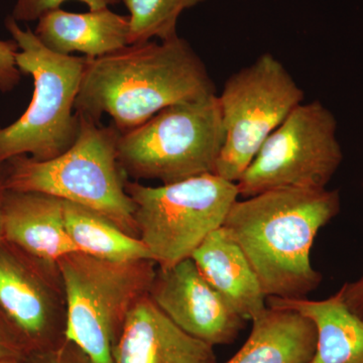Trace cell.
Here are the masks:
<instances>
[{
  "instance_id": "cell-23",
  "label": "cell",
  "mask_w": 363,
  "mask_h": 363,
  "mask_svg": "<svg viewBox=\"0 0 363 363\" xmlns=\"http://www.w3.org/2000/svg\"><path fill=\"white\" fill-rule=\"evenodd\" d=\"M28 354L25 340L0 311V362L25 359Z\"/></svg>"
},
{
  "instance_id": "cell-16",
  "label": "cell",
  "mask_w": 363,
  "mask_h": 363,
  "mask_svg": "<svg viewBox=\"0 0 363 363\" xmlns=\"http://www.w3.org/2000/svg\"><path fill=\"white\" fill-rule=\"evenodd\" d=\"M267 306L309 318L317 344L308 363H363V321L344 304L340 289L324 300L267 298Z\"/></svg>"
},
{
  "instance_id": "cell-9",
  "label": "cell",
  "mask_w": 363,
  "mask_h": 363,
  "mask_svg": "<svg viewBox=\"0 0 363 363\" xmlns=\"http://www.w3.org/2000/svg\"><path fill=\"white\" fill-rule=\"evenodd\" d=\"M335 117L321 102L301 104L267 138L236 182L248 198L279 188L324 189L343 155Z\"/></svg>"
},
{
  "instance_id": "cell-2",
  "label": "cell",
  "mask_w": 363,
  "mask_h": 363,
  "mask_svg": "<svg viewBox=\"0 0 363 363\" xmlns=\"http://www.w3.org/2000/svg\"><path fill=\"white\" fill-rule=\"evenodd\" d=\"M341 209L337 190L279 188L236 201L223 227L245 252L267 298H306L321 284L310 253Z\"/></svg>"
},
{
  "instance_id": "cell-7",
  "label": "cell",
  "mask_w": 363,
  "mask_h": 363,
  "mask_svg": "<svg viewBox=\"0 0 363 363\" xmlns=\"http://www.w3.org/2000/svg\"><path fill=\"white\" fill-rule=\"evenodd\" d=\"M135 205L138 238L157 267L191 259L210 233L223 226L238 201V185L214 173L157 187L126 181Z\"/></svg>"
},
{
  "instance_id": "cell-21",
  "label": "cell",
  "mask_w": 363,
  "mask_h": 363,
  "mask_svg": "<svg viewBox=\"0 0 363 363\" xmlns=\"http://www.w3.org/2000/svg\"><path fill=\"white\" fill-rule=\"evenodd\" d=\"M25 363H94L75 343L66 339L57 347L30 353Z\"/></svg>"
},
{
  "instance_id": "cell-4",
  "label": "cell",
  "mask_w": 363,
  "mask_h": 363,
  "mask_svg": "<svg viewBox=\"0 0 363 363\" xmlns=\"http://www.w3.org/2000/svg\"><path fill=\"white\" fill-rule=\"evenodd\" d=\"M6 30L18 45L16 63L33 79V94L20 118L0 126V164L18 156L49 161L77 140L80 117L75 102L87 57L64 56L48 50L30 28L9 16Z\"/></svg>"
},
{
  "instance_id": "cell-22",
  "label": "cell",
  "mask_w": 363,
  "mask_h": 363,
  "mask_svg": "<svg viewBox=\"0 0 363 363\" xmlns=\"http://www.w3.org/2000/svg\"><path fill=\"white\" fill-rule=\"evenodd\" d=\"M18 52L16 40H0V92H11L20 83L23 73L16 63Z\"/></svg>"
},
{
  "instance_id": "cell-5",
  "label": "cell",
  "mask_w": 363,
  "mask_h": 363,
  "mask_svg": "<svg viewBox=\"0 0 363 363\" xmlns=\"http://www.w3.org/2000/svg\"><path fill=\"white\" fill-rule=\"evenodd\" d=\"M225 140L218 95L179 102L121 133L117 161L135 181L176 183L214 173Z\"/></svg>"
},
{
  "instance_id": "cell-14",
  "label": "cell",
  "mask_w": 363,
  "mask_h": 363,
  "mask_svg": "<svg viewBox=\"0 0 363 363\" xmlns=\"http://www.w3.org/2000/svg\"><path fill=\"white\" fill-rule=\"evenodd\" d=\"M130 21L109 7L87 13L58 9L44 14L33 30L40 42L56 54L70 56L80 52L98 58L130 45Z\"/></svg>"
},
{
  "instance_id": "cell-26",
  "label": "cell",
  "mask_w": 363,
  "mask_h": 363,
  "mask_svg": "<svg viewBox=\"0 0 363 363\" xmlns=\"http://www.w3.org/2000/svg\"><path fill=\"white\" fill-rule=\"evenodd\" d=\"M23 360H25V359H21V360H7V362H0V363H25V362H23Z\"/></svg>"
},
{
  "instance_id": "cell-27",
  "label": "cell",
  "mask_w": 363,
  "mask_h": 363,
  "mask_svg": "<svg viewBox=\"0 0 363 363\" xmlns=\"http://www.w3.org/2000/svg\"></svg>"
},
{
  "instance_id": "cell-1",
  "label": "cell",
  "mask_w": 363,
  "mask_h": 363,
  "mask_svg": "<svg viewBox=\"0 0 363 363\" xmlns=\"http://www.w3.org/2000/svg\"><path fill=\"white\" fill-rule=\"evenodd\" d=\"M204 62L183 38L126 45L86 60L75 111L121 133L135 130L171 105L214 94Z\"/></svg>"
},
{
  "instance_id": "cell-3",
  "label": "cell",
  "mask_w": 363,
  "mask_h": 363,
  "mask_svg": "<svg viewBox=\"0 0 363 363\" xmlns=\"http://www.w3.org/2000/svg\"><path fill=\"white\" fill-rule=\"evenodd\" d=\"M79 117L77 140L64 154L49 161L18 156L4 162L6 190L44 193L89 208L138 238L135 205L117 161L121 133L112 124Z\"/></svg>"
},
{
  "instance_id": "cell-17",
  "label": "cell",
  "mask_w": 363,
  "mask_h": 363,
  "mask_svg": "<svg viewBox=\"0 0 363 363\" xmlns=\"http://www.w3.org/2000/svg\"><path fill=\"white\" fill-rule=\"evenodd\" d=\"M316 344V327L309 318L267 307L252 320L242 347L225 363H308Z\"/></svg>"
},
{
  "instance_id": "cell-6",
  "label": "cell",
  "mask_w": 363,
  "mask_h": 363,
  "mask_svg": "<svg viewBox=\"0 0 363 363\" xmlns=\"http://www.w3.org/2000/svg\"><path fill=\"white\" fill-rule=\"evenodd\" d=\"M58 266L67 298L66 339L94 363H114V345L133 308L149 294L157 264L73 252L60 259Z\"/></svg>"
},
{
  "instance_id": "cell-12",
  "label": "cell",
  "mask_w": 363,
  "mask_h": 363,
  "mask_svg": "<svg viewBox=\"0 0 363 363\" xmlns=\"http://www.w3.org/2000/svg\"><path fill=\"white\" fill-rule=\"evenodd\" d=\"M112 354L114 363H217L213 346L179 328L149 295L131 310Z\"/></svg>"
},
{
  "instance_id": "cell-20",
  "label": "cell",
  "mask_w": 363,
  "mask_h": 363,
  "mask_svg": "<svg viewBox=\"0 0 363 363\" xmlns=\"http://www.w3.org/2000/svg\"><path fill=\"white\" fill-rule=\"evenodd\" d=\"M70 0H16L11 18L18 23L39 21L44 14L60 9L64 2ZM83 2L91 11L105 9L118 4L121 0H76Z\"/></svg>"
},
{
  "instance_id": "cell-10",
  "label": "cell",
  "mask_w": 363,
  "mask_h": 363,
  "mask_svg": "<svg viewBox=\"0 0 363 363\" xmlns=\"http://www.w3.org/2000/svg\"><path fill=\"white\" fill-rule=\"evenodd\" d=\"M0 311L30 353L66 340L67 298L58 262H45L0 242Z\"/></svg>"
},
{
  "instance_id": "cell-15",
  "label": "cell",
  "mask_w": 363,
  "mask_h": 363,
  "mask_svg": "<svg viewBox=\"0 0 363 363\" xmlns=\"http://www.w3.org/2000/svg\"><path fill=\"white\" fill-rule=\"evenodd\" d=\"M192 259L215 290L245 321L266 311L267 297L252 264L223 226L207 236Z\"/></svg>"
},
{
  "instance_id": "cell-19",
  "label": "cell",
  "mask_w": 363,
  "mask_h": 363,
  "mask_svg": "<svg viewBox=\"0 0 363 363\" xmlns=\"http://www.w3.org/2000/svg\"><path fill=\"white\" fill-rule=\"evenodd\" d=\"M130 21V45L152 39L168 40L178 37L177 25L182 13L205 0H121Z\"/></svg>"
},
{
  "instance_id": "cell-25",
  "label": "cell",
  "mask_w": 363,
  "mask_h": 363,
  "mask_svg": "<svg viewBox=\"0 0 363 363\" xmlns=\"http://www.w3.org/2000/svg\"><path fill=\"white\" fill-rule=\"evenodd\" d=\"M6 192V178H4V164H0V242L2 241V215H4Z\"/></svg>"
},
{
  "instance_id": "cell-18",
  "label": "cell",
  "mask_w": 363,
  "mask_h": 363,
  "mask_svg": "<svg viewBox=\"0 0 363 363\" xmlns=\"http://www.w3.org/2000/svg\"><path fill=\"white\" fill-rule=\"evenodd\" d=\"M63 204L67 233L79 252L113 262L152 259L140 238L124 233L104 215L75 203Z\"/></svg>"
},
{
  "instance_id": "cell-8",
  "label": "cell",
  "mask_w": 363,
  "mask_h": 363,
  "mask_svg": "<svg viewBox=\"0 0 363 363\" xmlns=\"http://www.w3.org/2000/svg\"><path fill=\"white\" fill-rule=\"evenodd\" d=\"M304 97L284 64L269 52L233 73L218 96L225 140L215 174L240 180L267 138Z\"/></svg>"
},
{
  "instance_id": "cell-24",
  "label": "cell",
  "mask_w": 363,
  "mask_h": 363,
  "mask_svg": "<svg viewBox=\"0 0 363 363\" xmlns=\"http://www.w3.org/2000/svg\"><path fill=\"white\" fill-rule=\"evenodd\" d=\"M340 291L344 304L363 321V272L355 281L344 284Z\"/></svg>"
},
{
  "instance_id": "cell-11",
  "label": "cell",
  "mask_w": 363,
  "mask_h": 363,
  "mask_svg": "<svg viewBox=\"0 0 363 363\" xmlns=\"http://www.w3.org/2000/svg\"><path fill=\"white\" fill-rule=\"evenodd\" d=\"M149 297L179 328L211 346L233 343L245 320L210 285L194 260L157 267Z\"/></svg>"
},
{
  "instance_id": "cell-13",
  "label": "cell",
  "mask_w": 363,
  "mask_h": 363,
  "mask_svg": "<svg viewBox=\"0 0 363 363\" xmlns=\"http://www.w3.org/2000/svg\"><path fill=\"white\" fill-rule=\"evenodd\" d=\"M2 240L50 262L79 252L67 233L63 200L44 193L7 191Z\"/></svg>"
}]
</instances>
